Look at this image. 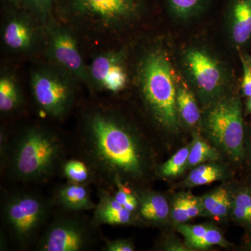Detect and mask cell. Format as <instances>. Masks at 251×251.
<instances>
[{
	"mask_svg": "<svg viewBox=\"0 0 251 251\" xmlns=\"http://www.w3.org/2000/svg\"><path fill=\"white\" fill-rule=\"evenodd\" d=\"M77 148L96 181L115 187L117 182L143 177L146 159L135 130L114 109L97 105L81 118Z\"/></svg>",
	"mask_w": 251,
	"mask_h": 251,
	"instance_id": "1",
	"label": "cell"
},
{
	"mask_svg": "<svg viewBox=\"0 0 251 251\" xmlns=\"http://www.w3.org/2000/svg\"><path fill=\"white\" fill-rule=\"evenodd\" d=\"M3 153L10 179L19 182H44L60 170L65 145L54 131L31 126L23 129Z\"/></svg>",
	"mask_w": 251,
	"mask_h": 251,
	"instance_id": "2",
	"label": "cell"
},
{
	"mask_svg": "<svg viewBox=\"0 0 251 251\" xmlns=\"http://www.w3.org/2000/svg\"><path fill=\"white\" fill-rule=\"evenodd\" d=\"M176 80L166 49L152 46L140 57L136 82L147 111L160 128L176 133L179 117L176 108Z\"/></svg>",
	"mask_w": 251,
	"mask_h": 251,
	"instance_id": "3",
	"label": "cell"
},
{
	"mask_svg": "<svg viewBox=\"0 0 251 251\" xmlns=\"http://www.w3.org/2000/svg\"><path fill=\"white\" fill-rule=\"evenodd\" d=\"M151 0H55L54 12L100 31H111L141 19Z\"/></svg>",
	"mask_w": 251,
	"mask_h": 251,
	"instance_id": "4",
	"label": "cell"
},
{
	"mask_svg": "<svg viewBox=\"0 0 251 251\" xmlns=\"http://www.w3.org/2000/svg\"><path fill=\"white\" fill-rule=\"evenodd\" d=\"M54 203L29 191H14L4 198L1 217L5 228L15 245L30 247L48 224Z\"/></svg>",
	"mask_w": 251,
	"mask_h": 251,
	"instance_id": "5",
	"label": "cell"
},
{
	"mask_svg": "<svg viewBox=\"0 0 251 251\" xmlns=\"http://www.w3.org/2000/svg\"><path fill=\"white\" fill-rule=\"evenodd\" d=\"M186 78L206 107L226 95L229 74L224 62L204 46H188L181 54Z\"/></svg>",
	"mask_w": 251,
	"mask_h": 251,
	"instance_id": "6",
	"label": "cell"
},
{
	"mask_svg": "<svg viewBox=\"0 0 251 251\" xmlns=\"http://www.w3.org/2000/svg\"><path fill=\"white\" fill-rule=\"evenodd\" d=\"M204 128L211 141L235 161L244 154V128L240 99L225 95L207 107Z\"/></svg>",
	"mask_w": 251,
	"mask_h": 251,
	"instance_id": "7",
	"label": "cell"
},
{
	"mask_svg": "<svg viewBox=\"0 0 251 251\" xmlns=\"http://www.w3.org/2000/svg\"><path fill=\"white\" fill-rule=\"evenodd\" d=\"M78 213L63 211L54 218L39 238L36 250L82 251L98 243V226Z\"/></svg>",
	"mask_w": 251,
	"mask_h": 251,
	"instance_id": "8",
	"label": "cell"
},
{
	"mask_svg": "<svg viewBox=\"0 0 251 251\" xmlns=\"http://www.w3.org/2000/svg\"><path fill=\"white\" fill-rule=\"evenodd\" d=\"M75 80L57 68L42 67L31 75V94L36 103L47 116L61 120L74 105Z\"/></svg>",
	"mask_w": 251,
	"mask_h": 251,
	"instance_id": "9",
	"label": "cell"
},
{
	"mask_svg": "<svg viewBox=\"0 0 251 251\" xmlns=\"http://www.w3.org/2000/svg\"><path fill=\"white\" fill-rule=\"evenodd\" d=\"M48 57L53 67L74 80L90 87L88 69L77 46L76 39L68 28L59 24L54 16L44 26Z\"/></svg>",
	"mask_w": 251,
	"mask_h": 251,
	"instance_id": "10",
	"label": "cell"
},
{
	"mask_svg": "<svg viewBox=\"0 0 251 251\" xmlns=\"http://www.w3.org/2000/svg\"><path fill=\"white\" fill-rule=\"evenodd\" d=\"M6 17L3 28L5 47L14 53L25 54L35 49L40 39L37 18L23 8L6 7Z\"/></svg>",
	"mask_w": 251,
	"mask_h": 251,
	"instance_id": "11",
	"label": "cell"
},
{
	"mask_svg": "<svg viewBox=\"0 0 251 251\" xmlns=\"http://www.w3.org/2000/svg\"><path fill=\"white\" fill-rule=\"evenodd\" d=\"M87 69L92 88L117 93L128 85L129 79L124 51L111 50L99 54Z\"/></svg>",
	"mask_w": 251,
	"mask_h": 251,
	"instance_id": "12",
	"label": "cell"
},
{
	"mask_svg": "<svg viewBox=\"0 0 251 251\" xmlns=\"http://www.w3.org/2000/svg\"><path fill=\"white\" fill-rule=\"evenodd\" d=\"M224 21L227 38L240 49L251 39V0H226Z\"/></svg>",
	"mask_w": 251,
	"mask_h": 251,
	"instance_id": "13",
	"label": "cell"
},
{
	"mask_svg": "<svg viewBox=\"0 0 251 251\" xmlns=\"http://www.w3.org/2000/svg\"><path fill=\"white\" fill-rule=\"evenodd\" d=\"M92 220L98 227L101 225L125 226L133 222L134 214L126 209L113 195L102 188L99 191V201L94 208Z\"/></svg>",
	"mask_w": 251,
	"mask_h": 251,
	"instance_id": "14",
	"label": "cell"
},
{
	"mask_svg": "<svg viewBox=\"0 0 251 251\" xmlns=\"http://www.w3.org/2000/svg\"><path fill=\"white\" fill-rule=\"evenodd\" d=\"M54 204L63 211L80 213L94 209L88 185L67 182L59 186L54 193Z\"/></svg>",
	"mask_w": 251,
	"mask_h": 251,
	"instance_id": "15",
	"label": "cell"
},
{
	"mask_svg": "<svg viewBox=\"0 0 251 251\" xmlns=\"http://www.w3.org/2000/svg\"><path fill=\"white\" fill-rule=\"evenodd\" d=\"M216 0H161L167 14L175 21L186 23L201 17Z\"/></svg>",
	"mask_w": 251,
	"mask_h": 251,
	"instance_id": "16",
	"label": "cell"
},
{
	"mask_svg": "<svg viewBox=\"0 0 251 251\" xmlns=\"http://www.w3.org/2000/svg\"><path fill=\"white\" fill-rule=\"evenodd\" d=\"M176 108L179 119L190 127L198 125L201 120V111L194 94L184 80H176Z\"/></svg>",
	"mask_w": 251,
	"mask_h": 251,
	"instance_id": "17",
	"label": "cell"
},
{
	"mask_svg": "<svg viewBox=\"0 0 251 251\" xmlns=\"http://www.w3.org/2000/svg\"><path fill=\"white\" fill-rule=\"evenodd\" d=\"M139 201V212L143 219L150 222H163L168 219L170 206L164 196L145 191L136 196Z\"/></svg>",
	"mask_w": 251,
	"mask_h": 251,
	"instance_id": "18",
	"label": "cell"
},
{
	"mask_svg": "<svg viewBox=\"0 0 251 251\" xmlns=\"http://www.w3.org/2000/svg\"><path fill=\"white\" fill-rule=\"evenodd\" d=\"M23 103L22 92L16 77L9 72L0 77V111L1 114L13 113Z\"/></svg>",
	"mask_w": 251,
	"mask_h": 251,
	"instance_id": "19",
	"label": "cell"
},
{
	"mask_svg": "<svg viewBox=\"0 0 251 251\" xmlns=\"http://www.w3.org/2000/svg\"><path fill=\"white\" fill-rule=\"evenodd\" d=\"M203 211L215 218H225L227 216L232 206L229 193L226 188H219L201 198Z\"/></svg>",
	"mask_w": 251,
	"mask_h": 251,
	"instance_id": "20",
	"label": "cell"
},
{
	"mask_svg": "<svg viewBox=\"0 0 251 251\" xmlns=\"http://www.w3.org/2000/svg\"><path fill=\"white\" fill-rule=\"evenodd\" d=\"M60 171L68 182L89 185L96 181L93 172L82 159H70L63 162Z\"/></svg>",
	"mask_w": 251,
	"mask_h": 251,
	"instance_id": "21",
	"label": "cell"
},
{
	"mask_svg": "<svg viewBox=\"0 0 251 251\" xmlns=\"http://www.w3.org/2000/svg\"><path fill=\"white\" fill-rule=\"evenodd\" d=\"M231 210L234 220L251 227V188H242L236 193Z\"/></svg>",
	"mask_w": 251,
	"mask_h": 251,
	"instance_id": "22",
	"label": "cell"
},
{
	"mask_svg": "<svg viewBox=\"0 0 251 251\" xmlns=\"http://www.w3.org/2000/svg\"><path fill=\"white\" fill-rule=\"evenodd\" d=\"M219 157V153L215 148H212L205 140L199 135H196L191 143L188 167L198 166L208 161H215Z\"/></svg>",
	"mask_w": 251,
	"mask_h": 251,
	"instance_id": "23",
	"label": "cell"
},
{
	"mask_svg": "<svg viewBox=\"0 0 251 251\" xmlns=\"http://www.w3.org/2000/svg\"><path fill=\"white\" fill-rule=\"evenodd\" d=\"M224 173L219 166L210 164L201 165L191 171L184 183L189 187L202 186L221 179Z\"/></svg>",
	"mask_w": 251,
	"mask_h": 251,
	"instance_id": "24",
	"label": "cell"
},
{
	"mask_svg": "<svg viewBox=\"0 0 251 251\" xmlns=\"http://www.w3.org/2000/svg\"><path fill=\"white\" fill-rule=\"evenodd\" d=\"M191 147V143L181 148L168 161L163 163L160 168L161 174L166 177L176 176L181 174L188 168V156Z\"/></svg>",
	"mask_w": 251,
	"mask_h": 251,
	"instance_id": "25",
	"label": "cell"
},
{
	"mask_svg": "<svg viewBox=\"0 0 251 251\" xmlns=\"http://www.w3.org/2000/svg\"><path fill=\"white\" fill-rule=\"evenodd\" d=\"M21 7L45 25L54 16L55 0H21Z\"/></svg>",
	"mask_w": 251,
	"mask_h": 251,
	"instance_id": "26",
	"label": "cell"
},
{
	"mask_svg": "<svg viewBox=\"0 0 251 251\" xmlns=\"http://www.w3.org/2000/svg\"><path fill=\"white\" fill-rule=\"evenodd\" d=\"M227 242L225 240L222 234L218 229L209 227L203 237L190 243L188 245L194 249H205L214 245L227 247Z\"/></svg>",
	"mask_w": 251,
	"mask_h": 251,
	"instance_id": "27",
	"label": "cell"
},
{
	"mask_svg": "<svg viewBox=\"0 0 251 251\" xmlns=\"http://www.w3.org/2000/svg\"><path fill=\"white\" fill-rule=\"evenodd\" d=\"M209 227L204 225H188L181 224L178 225L177 229L179 233L182 234L185 238L186 243H190L198 240L203 237L207 232Z\"/></svg>",
	"mask_w": 251,
	"mask_h": 251,
	"instance_id": "28",
	"label": "cell"
},
{
	"mask_svg": "<svg viewBox=\"0 0 251 251\" xmlns=\"http://www.w3.org/2000/svg\"><path fill=\"white\" fill-rule=\"evenodd\" d=\"M173 221L175 224H184L189 221L186 209V193L179 195L175 198L172 211Z\"/></svg>",
	"mask_w": 251,
	"mask_h": 251,
	"instance_id": "29",
	"label": "cell"
},
{
	"mask_svg": "<svg viewBox=\"0 0 251 251\" xmlns=\"http://www.w3.org/2000/svg\"><path fill=\"white\" fill-rule=\"evenodd\" d=\"M237 50L239 52V57H240L243 69L242 92L245 97L249 98L251 97V66L243 55L240 49H237Z\"/></svg>",
	"mask_w": 251,
	"mask_h": 251,
	"instance_id": "30",
	"label": "cell"
},
{
	"mask_svg": "<svg viewBox=\"0 0 251 251\" xmlns=\"http://www.w3.org/2000/svg\"><path fill=\"white\" fill-rule=\"evenodd\" d=\"M186 209L189 220L201 215L204 211L201 198L195 197L190 193H186Z\"/></svg>",
	"mask_w": 251,
	"mask_h": 251,
	"instance_id": "31",
	"label": "cell"
},
{
	"mask_svg": "<svg viewBox=\"0 0 251 251\" xmlns=\"http://www.w3.org/2000/svg\"><path fill=\"white\" fill-rule=\"evenodd\" d=\"M105 251H133L135 247L133 243L128 239H119L107 240L103 247Z\"/></svg>",
	"mask_w": 251,
	"mask_h": 251,
	"instance_id": "32",
	"label": "cell"
},
{
	"mask_svg": "<svg viewBox=\"0 0 251 251\" xmlns=\"http://www.w3.org/2000/svg\"><path fill=\"white\" fill-rule=\"evenodd\" d=\"M6 7H21V0H1Z\"/></svg>",
	"mask_w": 251,
	"mask_h": 251,
	"instance_id": "33",
	"label": "cell"
},
{
	"mask_svg": "<svg viewBox=\"0 0 251 251\" xmlns=\"http://www.w3.org/2000/svg\"><path fill=\"white\" fill-rule=\"evenodd\" d=\"M247 113H251V97L248 99L247 105H246Z\"/></svg>",
	"mask_w": 251,
	"mask_h": 251,
	"instance_id": "34",
	"label": "cell"
},
{
	"mask_svg": "<svg viewBox=\"0 0 251 251\" xmlns=\"http://www.w3.org/2000/svg\"><path fill=\"white\" fill-rule=\"evenodd\" d=\"M243 55H244V57L247 59V62H249V64L251 66V56L245 53H243Z\"/></svg>",
	"mask_w": 251,
	"mask_h": 251,
	"instance_id": "35",
	"label": "cell"
},
{
	"mask_svg": "<svg viewBox=\"0 0 251 251\" xmlns=\"http://www.w3.org/2000/svg\"><path fill=\"white\" fill-rule=\"evenodd\" d=\"M249 249H250V250L251 251V244H250V247H249Z\"/></svg>",
	"mask_w": 251,
	"mask_h": 251,
	"instance_id": "36",
	"label": "cell"
}]
</instances>
